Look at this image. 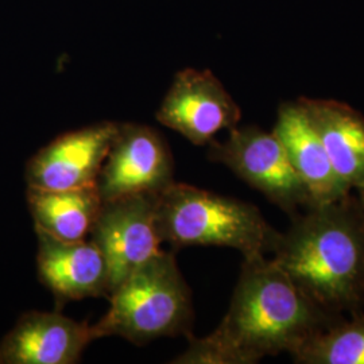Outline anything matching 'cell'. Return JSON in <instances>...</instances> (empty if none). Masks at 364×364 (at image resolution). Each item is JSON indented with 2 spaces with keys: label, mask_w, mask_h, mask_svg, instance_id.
Returning a JSON list of instances; mask_svg holds the SVG:
<instances>
[{
  "label": "cell",
  "mask_w": 364,
  "mask_h": 364,
  "mask_svg": "<svg viewBox=\"0 0 364 364\" xmlns=\"http://www.w3.org/2000/svg\"><path fill=\"white\" fill-rule=\"evenodd\" d=\"M343 317L318 308L273 259L248 257L219 326L205 338L188 336L189 347L171 363L254 364L293 355Z\"/></svg>",
  "instance_id": "1"
},
{
  "label": "cell",
  "mask_w": 364,
  "mask_h": 364,
  "mask_svg": "<svg viewBox=\"0 0 364 364\" xmlns=\"http://www.w3.org/2000/svg\"><path fill=\"white\" fill-rule=\"evenodd\" d=\"M273 260L324 312H363L364 200L312 205L281 232Z\"/></svg>",
  "instance_id": "2"
},
{
  "label": "cell",
  "mask_w": 364,
  "mask_h": 364,
  "mask_svg": "<svg viewBox=\"0 0 364 364\" xmlns=\"http://www.w3.org/2000/svg\"><path fill=\"white\" fill-rule=\"evenodd\" d=\"M156 223L174 248L230 247L245 258L273 254L281 235L255 205L178 182L158 196Z\"/></svg>",
  "instance_id": "3"
},
{
  "label": "cell",
  "mask_w": 364,
  "mask_h": 364,
  "mask_svg": "<svg viewBox=\"0 0 364 364\" xmlns=\"http://www.w3.org/2000/svg\"><path fill=\"white\" fill-rule=\"evenodd\" d=\"M108 297V312L92 326L95 338L119 336L144 346L166 336H191L192 294L174 252L161 250L129 274Z\"/></svg>",
  "instance_id": "4"
},
{
  "label": "cell",
  "mask_w": 364,
  "mask_h": 364,
  "mask_svg": "<svg viewBox=\"0 0 364 364\" xmlns=\"http://www.w3.org/2000/svg\"><path fill=\"white\" fill-rule=\"evenodd\" d=\"M208 158L232 170L291 218L313 205L284 144L273 131L266 132L257 126L235 127L225 141L209 144Z\"/></svg>",
  "instance_id": "5"
},
{
  "label": "cell",
  "mask_w": 364,
  "mask_h": 364,
  "mask_svg": "<svg viewBox=\"0 0 364 364\" xmlns=\"http://www.w3.org/2000/svg\"><path fill=\"white\" fill-rule=\"evenodd\" d=\"M156 195H132L103 201L91 240L105 254L108 296L138 266L161 251Z\"/></svg>",
  "instance_id": "6"
},
{
  "label": "cell",
  "mask_w": 364,
  "mask_h": 364,
  "mask_svg": "<svg viewBox=\"0 0 364 364\" xmlns=\"http://www.w3.org/2000/svg\"><path fill=\"white\" fill-rule=\"evenodd\" d=\"M173 182V158L162 135L144 124L117 123L96 182L102 200L159 196Z\"/></svg>",
  "instance_id": "7"
},
{
  "label": "cell",
  "mask_w": 364,
  "mask_h": 364,
  "mask_svg": "<svg viewBox=\"0 0 364 364\" xmlns=\"http://www.w3.org/2000/svg\"><path fill=\"white\" fill-rule=\"evenodd\" d=\"M242 111L210 70L183 69L156 112L161 124L177 131L196 146L210 144L221 130H232Z\"/></svg>",
  "instance_id": "8"
},
{
  "label": "cell",
  "mask_w": 364,
  "mask_h": 364,
  "mask_svg": "<svg viewBox=\"0 0 364 364\" xmlns=\"http://www.w3.org/2000/svg\"><path fill=\"white\" fill-rule=\"evenodd\" d=\"M117 131L115 122H102L60 135L28 161V186L49 191L96 186Z\"/></svg>",
  "instance_id": "9"
},
{
  "label": "cell",
  "mask_w": 364,
  "mask_h": 364,
  "mask_svg": "<svg viewBox=\"0 0 364 364\" xmlns=\"http://www.w3.org/2000/svg\"><path fill=\"white\" fill-rule=\"evenodd\" d=\"M96 340L92 326L61 313L30 312L0 343L1 364H73Z\"/></svg>",
  "instance_id": "10"
},
{
  "label": "cell",
  "mask_w": 364,
  "mask_h": 364,
  "mask_svg": "<svg viewBox=\"0 0 364 364\" xmlns=\"http://www.w3.org/2000/svg\"><path fill=\"white\" fill-rule=\"evenodd\" d=\"M41 281L58 305L88 297H108L109 274L105 254L92 240L66 242L37 231Z\"/></svg>",
  "instance_id": "11"
},
{
  "label": "cell",
  "mask_w": 364,
  "mask_h": 364,
  "mask_svg": "<svg viewBox=\"0 0 364 364\" xmlns=\"http://www.w3.org/2000/svg\"><path fill=\"white\" fill-rule=\"evenodd\" d=\"M273 132L284 144L313 205L335 203L351 195V188L333 169L324 144L297 100L281 105Z\"/></svg>",
  "instance_id": "12"
},
{
  "label": "cell",
  "mask_w": 364,
  "mask_h": 364,
  "mask_svg": "<svg viewBox=\"0 0 364 364\" xmlns=\"http://www.w3.org/2000/svg\"><path fill=\"white\" fill-rule=\"evenodd\" d=\"M313 129L326 147L333 169L364 200V117L336 100L299 97Z\"/></svg>",
  "instance_id": "13"
},
{
  "label": "cell",
  "mask_w": 364,
  "mask_h": 364,
  "mask_svg": "<svg viewBox=\"0 0 364 364\" xmlns=\"http://www.w3.org/2000/svg\"><path fill=\"white\" fill-rule=\"evenodd\" d=\"M27 203L36 230L66 242L87 240L103 200L96 186L49 191L28 186Z\"/></svg>",
  "instance_id": "14"
},
{
  "label": "cell",
  "mask_w": 364,
  "mask_h": 364,
  "mask_svg": "<svg viewBox=\"0 0 364 364\" xmlns=\"http://www.w3.org/2000/svg\"><path fill=\"white\" fill-rule=\"evenodd\" d=\"M297 364H364V313L343 317L291 355Z\"/></svg>",
  "instance_id": "15"
}]
</instances>
